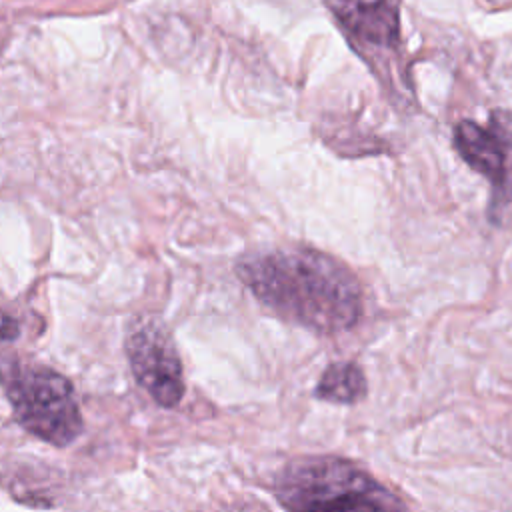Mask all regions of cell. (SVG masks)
I'll return each instance as SVG.
<instances>
[{"mask_svg": "<svg viewBox=\"0 0 512 512\" xmlns=\"http://www.w3.org/2000/svg\"><path fill=\"white\" fill-rule=\"evenodd\" d=\"M346 34L366 48H396L398 12L390 0H326Z\"/></svg>", "mask_w": 512, "mask_h": 512, "instance_id": "cell-6", "label": "cell"}, {"mask_svg": "<svg viewBox=\"0 0 512 512\" xmlns=\"http://www.w3.org/2000/svg\"><path fill=\"white\" fill-rule=\"evenodd\" d=\"M0 384L24 430L54 446L72 444L82 432V414L72 384L58 372L6 358Z\"/></svg>", "mask_w": 512, "mask_h": 512, "instance_id": "cell-3", "label": "cell"}, {"mask_svg": "<svg viewBox=\"0 0 512 512\" xmlns=\"http://www.w3.org/2000/svg\"><path fill=\"white\" fill-rule=\"evenodd\" d=\"M236 274L266 308L320 334L350 330L362 314L356 276L310 248L248 254L236 264Z\"/></svg>", "mask_w": 512, "mask_h": 512, "instance_id": "cell-1", "label": "cell"}, {"mask_svg": "<svg viewBox=\"0 0 512 512\" xmlns=\"http://www.w3.org/2000/svg\"><path fill=\"white\" fill-rule=\"evenodd\" d=\"M126 354L134 378L160 406L172 408L182 400V362L160 322L140 320L126 338Z\"/></svg>", "mask_w": 512, "mask_h": 512, "instance_id": "cell-4", "label": "cell"}, {"mask_svg": "<svg viewBox=\"0 0 512 512\" xmlns=\"http://www.w3.org/2000/svg\"><path fill=\"white\" fill-rule=\"evenodd\" d=\"M366 378L354 362L330 364L318 380L316 396L336 404H354L366 396Z\"/></svg>", "mask_w": 512, "mask_h": 512, "instance_id": "cell-7", "label": "cell"}, {"mask_svg": "<svg viewBox=\"0 0 512 512\" xmlns=\"http://www.w3.org/2000/svg\"><path fill=\"white\" fill-rule=\"evenodd\" d=\"M488 128L508 150H512V112L510 110H494L488 118Z\"/></svg>", "mask_w": 512, "mask_h": 512, "instance_id": "cell-8", "label": "cell"}, {"mask_svg": "<svg viewBox=\"0 0 512 512\" xmlns=\"http://www.w3.org/2000/svg\"><path fill=\"white\" fill-rule=\"evenodd\" d=\"M454 148L462 160L486 176L494 186L492 210H502V204L512 198V170L508 166V148L486 126L472 120H460L454 128Z\"/></svg>", "mask_w": 512, "mask_h": 512, "instance_id": "cell-5", "label": "cell"}, {"mask_svg": "<svg viewBox=\"0 0 512 512\" xmlns=\"http://www.w3.org/2000/svg\"><path fill=\"white\" fill-rule=\"evenodd\" d=\"M276 498L288 510H398L400 498L356 464L334 456L290 462L276 480Z\"/></svg>", "mask_w": 512, "mask_h": 512, "instance_id": "cell-2", "label": "cell"}]
</instances>
